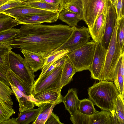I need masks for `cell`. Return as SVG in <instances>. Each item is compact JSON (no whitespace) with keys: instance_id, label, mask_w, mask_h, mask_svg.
I'll use <instances>...</instances> for the list:
<instances>
[{"instance_id":"obj_1","label":"cell","mask_w":124,"mask_h":124,"mask_svg":"<svg viewBox=\"0 0 124 124\" xmlns=\"http://www.w3.org/2000/svg\"><path fill=\"white\" fill-rule=\"evenodd\" d=\"M13 38L3 43L43 55L46 58L68 38L72 28L59 24H23Z\"/></svg>"},{"instance_id":"obj_2","label":"cell","mask_w":124,"mask_h":124,"mask_svg":"<svg viewBox=\"0 0 124 124\" xmlns=\"http://www.w3.org/2000/svg\"><path fill=\"white\" fill-rule=\"evenodd\" d=\"M88 91L90 99L102 110L110 112L113 110L119 93L113 82L101 80L89 87Z\"/></svg>"},{"instance_id":"obj_3","label":"cell","mask_w":124,"mask_h":124,"mask_svg":"<svg viewBox=\"0 0 124 124\" xmlns=\"http://www.w3.org/2000/svg\"><path fill=\"white\" fill-rule=\"evenodd\" d=\"M97 43L93 40L67 54L76 72L89 70L91 65Z\"/></svg>"},{"instance_id":"obj_4","label":"cell","mask_w":124,"mask_h":124,"mask_svg":"<svg viewBox=\"0 0 124 124\" xmlns=\"http://www.w3.org/2000/svg\"><path fill=\"white\" fill-rule=\"evenodd\" d=\"M10 69L23 82L32 95V89L35 82V75L30 69L24 59L20 54L11 51L9 54Z\"/></svg>"},{"instance_id":"obj_5","label":"cell","mask_w":124,"mask_h":124,"mask_svg":"<svg viewBox=\"0 0 124 124\" xmlns=\"http://www.w3.org/2000/svg\"><path fill=\"white\" fill-rule=\"evenodd\" d=\"M117 22L118 20L117 19L116 25L106 51L101 80L113 81L115 68L121 54L120 49L116 41Z\"/></svg>"},{"instance_id":"obj_6","label":"cell","mask_w":124,"mask_h":124,"mask_svg":"<svg viewBox=\"0 0 124 124\" xmlns=\"http://www.w3.org/2000/svg\"><path fill=\"white\" fill-rule=\"evenodd\" d=\"M72 28V32L68 38L51 54L62 50H68L70 52L88 42L90 35L88 28L84 26L79 28L76 27Z\"/></svg>"},{"instance_id":"obj_7","label":"cell","mask_w":124,"mask_h":124,"mask_svg":"<svg viewBox=\"0 0 124 124\" xmlns=\"http://www.w3.org/2000/svg\"><path fill=\"white\" fill-rule=\"evenodd\" d=\"M108 0H82L83 18L88 27L92 28L97 17L104 10Z\"/></svg>"},{"instance_id":"obj_8","label":"cell","mask_w":124,"mask_h":124,"mask_svg":"<svg viewBox=\"0 0 124 124\" xmlns=\"http://www.w3.org/2000/svg\"><path fill=\"white\" fill-rule=\"evenodd\" d=\"M63 64L55 68L38 81L35 82L32 95L46 90L62 88L63 87L61 82V77Z\"/></svg>"},{"instance_id":"obj_9","label":"cell","mask_w":124,"mask_h":124,"mask_svg":"<svg viewBox=\"0 0 124 124\" xmlns=\"http://www.w3.org/2000/svg\"><path fill=\"white\" fill-rule=\"evenodd\" d=\"M62 89L46 90L35 95L30 96L29 99L33 102L35 105L39 107L46 103L59 104L62 102L63 97L61 93Z\"/></svg>"},{"instance_id":"obj_10","label":"cell","mask_w":124,"mask_h":124,"mask_svg":"<svg viewBox=\"0 0 124 124\" xmlns=\"http://www.w3.org/2000/svg\"><path fill=\"white\" fill-rule=\"evenodd\" d=\"M59 12L35 13L18 16L15 19L19 24L29 25L41 24L56 22Z\"/></svg>"},{"instance_id":"obj_11","label":"cell","mask_w":124,"mask_h":124,"mask_svg":"<svg viewBox=\"0 0 124 124\" xmlns=\"http://www.w3.org/2000/svg\"><path fill=\"white\" fill-rule=\"evenodd\" d=\"M106 51L101 43H97L93 62L89 70L91 78L101 80V77L105 60Z\"/></svg>"},{"instance_id":"obj_12","label":"cell","mask_w":124,"mask_h":124,"mask_svg":"<svg viewBox=\"0 0 124 124\" xmlns=\"http://www.w3.org/2000/svg\"><path fill=\"white\" fill-rule=\"evenodd\" d=\"M117 20L115 8L110 2L107 14L105 24L103 37L101 44L107 51Z\"/></svg>"},{"instance_id":"obj_13","label":"cell","mask_w":124,"mask_h":124,"mask_svg":"<svg viewBox=\"0 0 124 124\" xmlns=\"http://www.w3.org/2000/svg\"><path fill=\"white\" fill-rule=\"evenodd\" d=\"M110 2L108 0L103 11L96 18L92 28L88 29L93 40L97 43H101L104 33L107 14Z\"/></svg>"},{"instance_id":"obj_14","label":"cell","mask_w":124,"mask_h":124,"mask_svg":"<svg viewBox=\"0 0 124 124\" xmlns=\"http://www.w3.org/2000/svg\"><path fill=\"white\" fill-rule=\"evenodd\" d=\"M20 50L25 62L33 72L41 69L45 59L43 55L26 50Z\"/></svg>"},{"instance_id":"obj_15","label":"cell","mask_w":124,"mask_h":124,"mask_svg":"<svg viewBox=\"0 0 124 124\" xmlns=\"http://www.w3.org/2000/svg\"><path fill=\"white\" fill-rule=\"evenodd\" d=\"M80 101L78 97L77 90L72 88L69 89L66 94L62 97V102L64 103L66 109L71 115L78 110Z\"/></svg>"},{"instance_id":"obj_16","label":"cell","mask_w":124,"mask_h":124,"mask_svg":"<svg viewBox=\"0 0 124 124\" xmlns=\"http://www.w3.org/2000/svg\"><path fill=\"white\" fill-rule=\"evenodd\" d=\"M124 54L120 56L116 66L113 81L119 94L124 98Z\"/></svg>"},{"instance_id":"obj_17","label":"cell","mask_w":124,"mask_h":124,"mask_svg":"<svg viewBox=\"0 0 124 124\" xmlns=\"http://www.w3.org/2000/svg\"><path fill=\"white\" fill-rule=\"evenodd\" d=\"M10 84L13 94L18 102L19 113L33 108L35 105L28 98V96L24 94L16 87Z\"/></svg>"},{"instance_id":"obj_18","label":"cell","mask_w":124,"mask_h":124,"mask_svg":"<svg viewBox=\"0 0 124 124\" xmlns=\"http://www.w3.org/2000/svg\"><path fill=\"white\" fill-rule=\"evenodd\" d=\"M53 11L37 9L29 7H17L9 9L2 13L15 19L17 17L31 14L49 13Z\"/></svg>"},{"instance_id":"obj_19","label":"cell","mask_w":124,"mask_h":124,"mask_svg":"<svg viewBox=\"0 0 124 124\" xmlns=\"http://www.w3.org/2000/svg\"><path fill=\"white\" fill-rule=\"evenodd\" d=\"M90 124H114V122L110 112L96 110L93 114L90 115Z\"/></svg>"},{"instance_id":"obj_20","label":"cell","mask_w":124,"mask_h":124,"mask_svg":"<svg viewBox=\"0 0 124 124\" xmlns=\"http://www.w3.org/2000/svg\"><path fill=\"white\" fill-rule=\"evenodd\" d=\"M13 48L5 43L0 44V70L6 75L10 69L9 54Z\"/></svg>"},{"instance_id":"obj_21","label":"cell","mask_w":124,"mask_h":124,"mask_svg":"<svg viewBox=\"0 0 124 124\" xmlns=\"http://www.w3.org/2000/svg\"><path fill=\"white\" fill-rule=\"evenodd\" d=\"M76 72L74 66L67 57L63 64L61 77V82L63 87L70 82Z\"/></svg>"},{"instance_id":"obj_22","label":"cell","mask_w":124,"mask_h":124,"mask_svg":"<svg viewBox=\"0 0 124 124\" xmlns=\"http://www.w3.org/2000/svg\"><path fill=\"white\" fill-rule=\"evenodd\" d=\"M42 108V106L37 109H31L19 113L16 120L17 124H28L36 119Z\"/></svg>"},{"instance_id":"obj_23","label":"cell","mask_w":124,"mask_h":124,"mask_svg":"<svg viewBox=\"0 0 124 124\" xmlns=\"http://www.w3.org/2000/svg\"><path fill=\"white\" fill-rule=\"evenodd\" d=\"M58 19L66 23L71 27H76L78 22L82 20L80 16L69 11L66 8L59 12Z\"/></svg>"},{"instance_id":"obj_24","label":"cell","mask_w":124,"mask_h":124,"mask_svg":"<svg viewBox=\"0 0 124 124\" xmlns=\"http://www.w3.org/2000/svg\"><path fill=\"white\" fill-rule=\"evenodd\" d=\"M114 109L115 113L113 117L114 124H124V98L119 94L116 98Z\"/></svg>"},{"instance_id":"obj_25","label":"cell","mask_w":124,"mask_h":124,"mask_svg":"<svg viewBox=\"0 0 124 124\" xmlns=\"http://www.w3.org/2000/svg\"><path fill=\"white\" fill-rule=\"evenodd\" d=\"M6 76L9 83L16 87L27 96H31L27 87L19 78L11 70H9Z\"/></svg>"},{"instance_id":"obj_26","label":"cell","mask_w":124,"mask_h":124,"mask_svg":"<svg viewBox=\"0 0 124 124\" xmlns=\"http://www.w3.org/2000/svg\"><path fill=\"white\" fill-rule=\"evenodd\" d=\"M24 3L28 7L48 11L59 12V5L41 1H29L24 0Z\"/></svg>"},{"instance_id":"obj_27","label":"cell","mask_w":124,"mask_h":124,"mask_svg":"<svg viewBox=\"0 0 124 124\" xmlns=\"http://www.w3.org/2000/svg\"><path fill=\"white\" fill-rule=\"evenodd\" d=\"M66 57V56H64L43 66L41 69V73L35 82L38 81L46 76L55 68L63 65Z\"/></svg>"},{"instance_id":"obj_28","label":"cell","mask_w":124,"mask_h":124,"mask_svg":"<svg viewBox=\"0 0 124 124\" xmlns=\"http://www.w3.org/2000/svg\"><path fill=\"white\" fill-rule=\"evenodd\" d=\"M15 113L12 105L0 98V124Z\"/></svg>"},{"instance_id":"obj_29","label":"cell","mask_w":124,"mask_h":124,"mask_svg":"<svg viewBox=\"0 0 124 124\" xmlns=\"http://www.w3.org/2000/svg\"><path fill=\"white\" fill-rule=\"evenodd\" d=\"M19 24L15 19L0 12V32L10 29Z\"/></svg>"},{"instance_id":"obj_30","label":"cell","mask_w":124,"mask_h":124,"mask_svg":"<svg viewBox=\"0 0 124 124\" xmlns=\"http://www.w3.org/2000/svg\"><path fill=\"white\" fill-rule=\"evenodd\" d=\"M117 20L116 41L122 54H124V16Z\"/></svg>"},{"instance_id":"obj_31","label":"cell","mask_w":124,"mask_h":124,"mask_svg":"<svg viewBox=\"0 0 124 124\" xmlns=\"http://www.w3.org/2000/svg\"><path fill=\"white\" fill-rule=\"evenodd\" d=\"M94 105L93 103L90 99L85 98L80 100L78 109L82 114L91 115L96 111Z\"/></svg>"},{"instance_id":"obj_32","label":"cell","mask_w":124,"mask_h":124,"mask_svg":"<svg viewBox=\"0 0 124 124\" xmlns=\"http://www.w3.org/2000/svg\"><path fill=\"white\" fill-rule=\"evenodd\" d=\"M9 87L0 80V98L12 105L13 102L11 95L13 93Z\"/></svg>"},{"instance_id":"obj_33","label":"cell","mask_w":124,"mask_h":124,"mask_svg":"<svg viewBox=\"0 0 124 124\" xmlns=\"http://www.w3.org/2000/svg\"><path fill=\"white\" fill-rule=\"evenodd\" d=\"M64 8L80 16L83 20V7L82 0H74L68 4Z\"/></svg>"},{"instance_id":"obj_34","label":"cell","mask_w":124,"mask_h":124,"mask_svg":"<svg viewBox=\"0 0 124 124\" xmlns=\"http://www.w3.org/2000/svg\"><path fill=\"white\" fill-rule=\"evenodd\" d=\"M89 116L81 113L78 109L74 114L70 115V119L74 124H90Z\"/></svg>"},{"instance_id":"obj_35","label":"cell","mask_w":124,"mask_h":124,"mask_svg":"<svg viewBox=\"0 0 124 124\" xmlns=\"http://www.w3.org/2000/svg\"><path fill=\"white\" fill-rule=\"evenodd\" d=\"M19 32V29L12 28L0 32V44L10 40Z\"/></svg>"},{"instance_id":"obj_36","label":"cell","mask_w":124,"mask_h":124,"mask_svg":"<svg viewBox=\"0 0 124 124\" xmlns=\"http://www.w3.org/2000/svg\"><path fill=\"white\" fill-rule=\"evenodd\" d=\"M69 52L68 50H62L52 54L45 58L43 66L63 57L66 56Z\"/></svg>"},{"instance_id":"obj_37","label":"cell","mask_w":124,"mask_h":124,"mask_svg":"<svg viewBox=\"0 0 124 124\" xmlns=\"http://www.w3.org/2000/svg\"><path fill=\"white\" fill-rule=\"evenodd\" d=\"M24 0H13L0 7V12L15 8L28 7L24 3Z\"/></svg>"},{"instance_id":"obj_38","label":"cell","mask_w":124,"mask_h":124,"mask_svg":"<svg viewBox=\"0 0 124 124\" xmlns=\"http://www.w3.org/2000/svg\"><path fill=\"white\" fill-rule=\"evenodd\" d=\"M114 6L116 15L117 19L124 16V0H117Z\"/></svg>"},{"instance_id":"obj_39","label":"cell","mask_w":124,"mask_h":124,"mask_svg":"<svg viewBox=\"0 0 124 124\" xmlns=\"http://www.w3.org/2000/svg\"><path fill=\"white\" fill-rule=\"evenodd\" d=\"M60 121L58 116L53 111L51 112L46 121L45 124H63Z\"/></svg>"},{"instance_id":"obj_40","label":"cell","mask_w":124,"mask_h":124,"mask_svg":"<svg viewBox=\"0 0 124 124\" xmlns=\"http://www.w3.org/2000/svg\"><path fill=\"white\" fill-rule=\"evenodd\" d=\"M0 80L9 86L10 85L6 76V75L0 70Z\"/></svg>"},{"instance_id":"obj_41","label":"cell","mask_w":124,"mask_h":124,"mask_svg":"<svg viewBox=\"0 0 124 124\" xmlns=\"http://www.w3.org/2000/svg\"><path fill=\"white\" fill-rule=\"evenodd\" d=\"M74 0H61V2L59 5L60 10L59 12L64 8L69 3Z\"/></svg>"},{"instance_id":"obj_42","label":"cell","mask_w":124,"mask_h":124,"mask_svg":"<svg viewBox=\"0 0 124 124\" xmlns=\"http://www.w3.org/2000/svg\"><path fill=\"white\" fill-rule=\"evenodd\" d=\"M40 1L59 5L61 3V0H41Z\"/></svg>"},{"instance_id":"obj_43","label":"cell","mask_w":124,"mask_h":124,"mask_svg":"<svg viewBox=\"0 0 124 124\" xmlns=\"http://www.w3.org/2000/svg\"><path fill=\"white\" fill-rule=\"evenodd\" d=\"M0 124H17L16 120V118H9L3 121Z\"/></svg>"},{"instance_id":"obj_44","label":"cell","mask_w":124,"mask_h":124,"mask_svg":"<svg viewBox=\"0 0 124 124\" xmlns=\"http://www.w3.org/2000/svg\"><path fill=\"white\" fill-rule=\"evenodd\" d=\"M13 0H0V7Z\"/></svg>"},{"instance_id":"obj_45","label":"cell","mask_w":124,"mask_h":124,"mask_svg":"<svg viewBox=\"0 0 124 124\" xmlns=\"http://www.w3.org/2000/svg\"><path fill=\"white\" fill-rule=\"evenodd\" d=\"M111 2V3L114 5L117 0H108Z\"/></svg>"},{"instance_id":"obj_46","label":"cell","mask_w":124,"mask_h":124,"mask_svg":"<svg viewBox=\"0 0 124 124\" xmlns=\"http://www.w3.org/2000/svg\"><path fill=\"white\" fill-rule=\"evenodd\" d=\"M41 0H25V1H40Z\"/></svg>"}]
</instances>
